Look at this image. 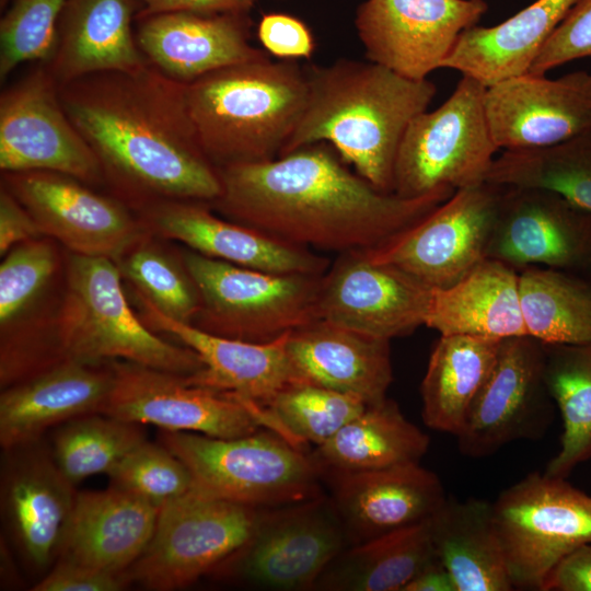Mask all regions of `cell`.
Here are the masks:
<instances>
[{
    "label": "cell",
    "mask_w": 591,
    "mask_h": 591,
    "mask_svg": "<svg viewBox=\"0 0 591 591\" xmlns=\"http://www.w3.org/2000/svg\"><path fill=\"white\" fill-rule=\"evenodd\" d=\"M430 519L349 545L327 566L315 588L403 591L420 571L439 560L432 543Z\"/></svg>",
    "instance_id": "cell-34"
},
{
    "label": "cell",
    "mask_w": 591,
    "mask_h": 591,
    "mask_svg": "<svg viewBox=\"0 0 591 591\" xmlns=\"http://www.w3.org/2000/svg\"><path fill=\"white\" fill-rule=\"evenodd\" d=\"M526 334L543 344L591 341V281L545 267L519 271Z\"/></svg>",
    "instance_id": "cell-37"
},
{
    "label": "cell",
    "mask_w": 591,
    "mask_h": 591,
    "mask_svg": "<svg viewBox=\"0 0 591 591\" xmlns=\"http://www.w3.org/2000/svg\"><path fill=\"white\" fill-rule=\"evenodd\" d=\"M347 542L332 501L320 496L262 510L248 541L218 568L258 588L312 589Z\"/></svg>",
    "instance_id": "cell-12"
},
{
    "label": "cell",
    "mask_w": 591,
    "mask_h": 591,
    "mask_svg": "<svg viewBox=\"0 0 591 591\" xmlns=\"http://www.w3.org/2000/svg\"><path fill=\"white\" fill-rule=\"evenodd\" d=\"M366 406L356 396L311 382L293 383L263 406L250 403L262 428L299 448L308 443L323 444Z\"/></svg>",
    "instance_id": "cell-39"
},
{
    "label": "cell",
    "mask_w": 591,
    "mask_h": 591,
    "mask_svg": "<svg viewBox=\"0 0 591 591\" xmlns=\"http://www.w3.org/2000/svg\"><path fill=\"white\" fill-rule=\"evenodd\" d=\"M2 508L25 557L37 568L59 555L77 493L39 441L4 451Z\"/></svg>",
    "instance_id": "cell-26"
},
{
    "label": "cell",
    "mask_w": 591,
    "mask_h": 591,
    "mask_svg": "<svg viewBox=\"0 0 591 591\" xmlns=\"http://www.w3.org/2000/svg\"><path fill=\"white\" fill-rule=\"evenodd\" d=\"M287 349L306 382L356 396L367 405L386 398L393 381L390 340L316 320L291 332Z\"/></svg>",
    "instance_id": "cell-29"
},
{
    "label": "cell",
    "mask_w": 591,
    "mask_h": 591,
    "mask_svg": "<svg viewBox=\"0 0 591 591\" xmlns=\"http://www.w3.org/2000/svg\"><path fill=\"white\" fill-rule=\"evenodd\" d=\"M42 232L31 213L5 188L0 190V255L15 245L37 239Z\"/></svg>",
    "instance_id": "cell-48"
},
{
    "label": "cell",
    "mask_w": 591,
    "mask_h": 591,
    "mask_svg": "<svg viewBox=\"0 0 591 591\" xmlns=\"http://www.w3.org/2000/svg\"><path fill=\"white\" fill-rule=\"evenodd\" d=\"M257 36L262 46L282 60L310 59L315 45L304 22L285 13H267L262 16Z\"/></svg>",
    "instance_id": "cell-46"
},
{
    "label": "cell",
    "mask_w": 591,
    "mask_h": 591,
    "mask_svg": "<svg viewBox=\"0 0 591 591\" xmlns=\"http://www.w3.org/2000/svg\"><path fill=\"white\" fill-rule=\"evenodd\" d=\"M160 507L118 487L77 493L61 560L128 573L149 544Z\"/></svg>",
    "instance_id": "cell-27"
},
{
    "label": "cell",
    "mask_w": 591,
    "mask_h": 591,
    "mask_svg": "<svg viewBox=\"0 0 591 591\" xmlns=\"http://www.w3.org/2000/svg\"><path fill=\"white\" fill-rule=\"evenodd\" d=\"M185 83L149 62L137 71H104L59 86L61 104L101 164L104 181L129 207L165 200L211 202L217 169L194 129Z\"/></svg>",
    "instance_id": "cell-2"
},
{
    "label": "cell",
    "mask_w": 591,
    "mask_h": 591,
    "mask_svg": "<svg viewBox=\"0 0 591 591\" xmlns=\"http://www.w3.org/2000/svg\"><path fill=\"white\" fill-rule=\"evenodd\" d=\"M591 58V0H575L528 72L545 74L566 62Z\"/></svg>",
    "instance_id": "cell-45"
},
{
    "label": "cell",
    "mask_w": 591,
    "mask_h": 591,
    "mask_svg": "<svg viewBox=\"0 0 591 591\" xmlns=\"http://www.w3.org/2000/svg\"><path fill=\"white\" fill-rule=\"evenodd\" d=\"M430 528L438 559L450 572L456 591L514 590L495 529L491 502L448 499L430 519Z\"/></svg>",
    "instance_id": "cell-32"
},
{
    "label": "cell",
    "mask_w": 591,
    "mask_h": 591,
    "mask_svg": "<svg viewBox=\"0 0 591 591\" xmlns=\"http://www.w3.org/2000/svg\"><path fill=\"white\" fill-rule=\"evenodd\" d=\"M485 181L553 192L591 211V134L547 147L503 150Z\"/></svg>",
    "instance_id": "cell-38"
},
{
    "label": "cell",
    "mask_w": 591,
    "mask_h": 591,
    "mask_svg": "<svg viewBox=\"0 0 591 591\" xmlns=\"http://www.w3.org/2000/svg\"><path fill=\"white\" fill-rule=\"evenodd\" d=\"M327 474L349 545L427 521L448 500L438 475L419 463Z\"/></svg>",
    "instance_id": "cell-23"
},
{
    "label": "cell",
    "mask_w": 591,
    "mask_h": 591,
    "mask_svg": "<svg viewBox=\"0 0 591 591\" xmlns=\"http://www.w3.org/2000/svg\"><path fill=\"white\" fill-rule=\"evenodd\" d=\"M160 443L188 468L193 490L254 508H278L321 496L313 455L271 430L236 438L162 430Z\"/></svg>",
    "instance_id": "cell-6"
},
{
    "label": "cell",
    "mask_w": 591,
    "mask_h": 591,
    "mask_svg": "<svg viewBox=\"0 0 591 591\" xmlns=\"http://www.w3.org/2000/svg\"><path fill=\"white\" fill-rule=\"evenodd\" d=\"M543 591H591V543L564 557L548 575Z\"/></svg>",
    "instance_id": "cell-49"
},
{
    "label": "cell",
    "mask_w": 591,
    "mask_h": 591,
    "mask_svg": "<svg viewBox=\"0 0 591 591\" xmlns=\"http://www.w3.org/2000/svg\"><path fill=\"white\" fill-rule=\"evenodd\" d=\"M501 340L440 335L420 386L426 426L453 436L460 431L495 364Z\"/></svg>",
    "instance_id": "cell-35"
},
{
    "label": "cell",
    "mask_w": 591,
    "mask_h": 591,
    "mask_svg": "<svg viewBox=\"0 0 591 591\" xmlns=\"http://www.w3.org/2000/svg\"><path fill=\"white\" fill-rule=\"evenodd\" d=\"M2 187L31 213L42 234L78 255L118 262L143 236L144 227L117 197L57 172L2 173Z\"/></svg>",
    "instance_id": "cell-16"
},
{
    "label": "cell",
    "mask_w": 591,
    "mask_h": 591,
    "mask_svg": "<svg viewBox=\"0 0 591 591\" xmlns=\"http://www.w3.org/2000/svg\"><path fill=\"white\" fill-rule=\"evenodd\" d=\"M117 266L137 294L163 315L192 323L200 309V296L183 258L178 260L160 245L143 237Z\"/></svg>",
    "instance_id": "cell-41"
},
{
    "label": "cell",
    "mask_w": 591,
    "mask_h": 591,
    "mask_svg": "<svg viewBox=\"0 0 591 591\" xmlns=\"http://www.w3.org/2000/svg\"><path fill=\"white\" fill-rule=\"evenodd\" d=\"M0 21V81L21 63L53 55L65 0H11Z\"/></svg>",
    "instance_id": "cell-43"
},
{
    "label": "cell",
    "mask_w": 591,
    "mask_h": 591,
    "mask_svg": "<svg viewBox=\"0 0 591 591\" xmlns=\"http://www.w3.org/2000/svg\"><path fill=\"white\" fill-rule=\"evenodd\" d=\"M544 368L540 340L524 335L500 341L495 364L455 434L463 455L482 459L511 442L544 437L555 412Z\"/></svg>",
    "instance_id": "cell-14"
},
{
    "label": "cell",
    "mask_w": 591,
    "mask_h": 591,
    "mask_svg": "<svg viewBox=\"0 0 591 591\" xmlns=\"http://www.w3.org/2000/svg\"><path fill=\"white\" fill-rule=\"evenodd\" d=\"M485 109L499 149L552 146L591 134V73L556 79L525 72L486 88Z\"/></svg>",
    "instance_id": "cell-20"
},
{
    "label": "cell",
    "mask_w": 591,
    "mask_h": 591,
    "mask_svg": "<svg viewBox=\"0 0 591 591\" xmlns=\"http://www.w3.org/2000/svg\"><path fill=\"white\" fill-rule=\"evenodd\" d=\"M425 325L440 335L501 340L526 334L519 271L486 258L454 285L432 289Z\"/></svg>",
    "instance_id": "cell-30"
},
{
    "label": "cell",
    "mask_w": 591,
    "mask_h": 591,
    "mask_svg": "<svg viewBox=\"0 0 591 591\" xmlns=\"http://www.w3.org/2000/svg\"><path fill=\"white\" fill-rule=\"evenodd\" d=\"M113 379L111 361L65 360L4 387L0 395L2 449L39 441L50 427L101 413Z\"/></svg>",
    "instance_id": "cell-25"
},
{
    "label": "cell",
    "mask_w": 591,
    "mask_h": 591,
    "mask_svg": "<svg viewBox=\"0 0 591 591\" xmlns=\"http://www.w3.org/2000/svg\"><path fill=\"white\" fill-rule=\"evenodd\" d=\"M403 591H456L455 583L440 560L420 571Z\"/></svg>",
    "instance_id": "cell-51"
},
{
    "label": "cell",
    "mask_w": 591,
    "mask_h": 591,
    "mask_svg": "<svg viewBox=\"0 0 591 591\" xmlns=\"http://www.w3.org/2000/svg\"><path fill=\"white\" fill-rule=\"evenodd\" d=\"M143 9L138 14L188 11L207 14H246L256 0H138Z\"/></svg>",
    "instance_id": "cell-50"
},
{
    "label": "cell",
    "mask_w": 591,
    "mask_h": 591,
    "mask_svg": "<svg viewBox=\"0 0 591 591\" xmlns=\"http://www.w3.org/2000/svg\"><path fill=\"white\" fill-rule=\"evenodd\" d=\"M112 486L131 493L158 507L193 490L185 464L163 444L144 440L108 474Z\"/></svg>",
    "instance_id": "cell-44"
},
{
    "label": "cell",
    "mask_w": 591,
    "mask_h": 591,
    "mask_svg": "<svg viewBox=\"0 0 591 591\" xmlns=\"http://www.w3.org/2000/svg\"><path fill=\"white\" fill-rule=\"evenodd\" d=\"M138 298L148 327L172 335L199 356L204 368L187 376L190 383L263 406L285 387L306 382L289 356L290 333L266 343L227 338L172 320Z\"/></svg>",
    "instance_id": "cell-22"
},
{
    "label": "cell",
    "mask_w": 591,
    "mask_h": 591,
    "mask_svg": "<svg viewBox=\"0 0 591 591\" xmlns=\"http://www.w3.org/2000/svg\"><path fill=\"white\" fill-rule=\"evenodd\" d=\"M0 169L57 172L88 185L105 182L99 159L67 115L44 63L1 92Z\"/></svg>",
    "instance_id": "cell-13"
},
{
    "label": "cell",
    "mask_w": 591,
    "mask_h": 591,
    "mask_svg": "<svg viewBox=\"0 0 591 591\" xmlns=\"http://www.w3.org/2000/svg\"><path fill=\"white\" fill-rule=\"evenodd\" d=\"M200 309L192 324L227 338L271 341L316 320L323 275L276 274L182 254Z\"/></svg>",
    "instance_id": "cell-7"
},
{
    "label": "cell",
    "mask_w": 591,
    "mask_h": 591,
    "mask_svg": "<svg viewBox=\"0 0 591 591\" xmlns=\"http://www.w3.org/2000/svg\"><path fill=\"white\" fill-rule=\"evenodd\" d=\"M199 144L218 170L280 155L306 104L304 65L268 55L207 73L185 86Z\"/></svg>",
    "instance_id": "cell-4"
},
{
    "label": "cell",
    "mask_w": 591,
    "mask_h": 591,
    "mask_svg": "<svg viewBox=\"0 0 591 591\" xmlns=\"http://www.w3.org/2000/svg\"><path fill=\"white\" fill-rule=\"evenodd\" d=\"M111 366L113 385L100 414L215 438H236L262 428L250 406L232 394L131 361L113 360Z\"/></svg>",
    "instance_id": "cell-15"
},
{
    "label": "cell",
    "mask_w": 591,
    "mask_h": 591,
    "mask_svg": "<svg viewBox=\"0 0 591 591\" xmlns=\"http://www.w3.org/2000/svg\"><path fill=\"white\" fill-rule=\"evenodd\" d=\"M486 88L462 76L438 108L412 120L395 160L394 194L417 198L485 182L499 150L486 116Z\"/></svg>",
    "instance_id": "cell-8"
},
{
    "label": "cell",
    "mask_w": 591,
    "mask_h": 591,
    "mask_svg": "<svg viewBox=\"0 0 591 591\" xmlns=\"http://www.w3.org/2000/svg\"><path fill=\"white\" fill-rule=\"evenodd\" d=\"M304 70L305 108L280 155L326 142L373 186L393 193L399 144L412 120L428 109L436 84L369 60L338 59Z\"/></svg>",
    "instance_id": "cell-3"
},
{
    "label": "cell",
    "mask_w": 591,
    "mask_h": 591,
    "mask_svg": "<svg viewBox=\"0 0 591 591\" xmlns=\"http://www.w3.org/2000/svg\"><path fill=\"white\" fill-rule=\"evenodd\" d=\"M139 426L100 413L73 418L55 433L54 460L73 485L89 476L108 474L146 440Z\"/></svg>",
    "instance_id": "cell-40"
},
{
    "label": "cell",
    "mask_w": 591,
    "mask_h": 591,
    "mask_svg": "<svg viewBox=\"0 0 591 591\" xmlns=\"http://www.w3.org/2000/svg\"><path fill=\"white\" fill-rule=\"evenodd\" d=\"M505 186L483 182L455 193L367 256L431 289L450 287L487 258Z\"/></svg>",
    "instance_id": "cell-11"
},
{
    "label": "cell",
    "mask_w": 591,
    "mask_h": 591,
    "mask_svg": "<svg viewBox=\"0 0 591 591\" xmlns=\"http://www.w3.org/2000/svg\"><path fill=\"white\" fill-rule=\"evenodd\" d=\"M575 0H535L494 26L475 25L459 37L442 68L485 86L529 71Z\"/></svg>",
    "instance_id": "cell-31"
},
{
    "label": "cell",
    "mask_w": 591,
    "mask_h": 591,
    "mask_svg": "<svg viewBox=\"0 0 591 591\" xmlns=\"http://www.w3.org/2000/svg\"><path fill=\"white\" fill-rule=\"evenodd\" d=\"M11 0H0V7H5Z\"/></svg>",
    "instance_id": "cell-52"
},
{
    "label": "cell",
    "mask_w": 591,
    "mask_h": 591,
    "mask_svg": "<svg viewBox=\"0 0 591 591\" xmlns=\"http://www.w3.org/2000/svg\"><path fill=\"white\" fill-rule=\"evenodd\" d=\"M136 20L137 44L147 61L181 83L266 55L250 44L245 14L170 11Z\"/></svg>",
    "instance_id": "cell-24"
},
{
    "label": "cell",
    "mask_w": 591,
    "mask_h": 591,
    "mask_svg": "<svg viewBox=\"0 0 591 591\" xmlns=\"http://www.w3.org/2000/svg\"><path fill=\"white\" fill-rule=\"evenodd\" d=\"M57 254L45 240L11 248L0 265V327L7 335L47 290L57 270Z\"/></svg>",
    "instance_id": "cell-42"
},
{
    "label": "cell",
    "mask_w": 591,
    "mask_h": 591,
    "mask_svg": "<svg viewBox=\"0 0 591 591\" xmlns=\"http://www.w3.org/2000/svg\"><path fill=\"white\" fill-rule=\"evenodd\" d=\"M130 582L128 573H112L61 560L37 582L33 591H119Z\"/></svg>",
    "instance_id": "cell-47"
},
{
    "label": "cell",
    "mask_w": 591,
    "mask_h": 591,
    "mask_svg": "<svg viewBox=\"0 0 591 591\" xmlns=\"http://www.w3.org/2000/svg\"><path fill=\"white\" fill-rule=\"evenodd\" d=\"M431 292L414 276L370 259L364 251L347 252L322 277L317 317L391 340L425 325Z\"/></svg>",
    "instance_id": "cell-18"
},
{
    "label": "cell",
    "mask_w": 591,
    "mask_h": 591,
    "mask_svg": "<svg viewBox=\"0 0 591 591\" xmlns=\"http://www.w3.org/2000/svg\"><path fill=\"white\" fill-rule=\"evenodd\" d=\"M544 349L545 383L564 425L560 450L544 473L567 478L591 459V341L544 344Z\"/></svg>",
    "instance_id": "cell-36"
},
{
    "label": "cell",
    "mask_w": 591,
    "mask_h": 591,
    "mask_svg": "<svg viewBox=\"0 0 591 591\" xmlns=\"http://www.w3.org/2000/svg\"><path fill=\"white\" fill-rule=\"evenodd\" d=\"M260 512L195 490L165 502L149 544L128 570L130 581L158 591L194 583L248 541Z\"/></svg>",
    "instance_id": "cell-10"
},
{
    "label": "cell",
    "mask_w": 591,
    "mask_h": 591,
    "mask_svg": "<svg viewBox=\"0 0 591 591\" xmlns=\"http://www.w3.org/2000/svg\"><path fill=\"white\" fill-rule=\"evenodd\" d=\"M135 11L136 0H65L54 51L44 63L58 86L91 73L143 68Z\"/></svg>",
    "instance_id": "cell-28"
},
{
    "label": "cell",
    "mask_w": 591,
    "mask_h": 591,
    "mask_svg": "<svg viewBox=\"0 0 591 591\" xmlns=\"http://www.w3.org/2000/svg\"><path fill=\"white\" fill-rule=\"evenodd\" d=\"M144 228L201 255L276 274L324 275L327 257L252 227L217 217L208 202L165 200L141 209Z\"/></svg>",
    "instance_id": "cell-21"
},
{
    "label": "cell",
    "mask_w": 591,
    "mask_h": 591,
    "mask_svg": "<svg viewBox=\"0 0 591 591\" xmlns=\"http://www.w3.org/2000/svg\"><path fill=\"white\" fill-rule=\"evenodd\" d=\"M121 278L111 258L70 254L56 332L59 362L126 360L185 376L199 372L204 363L194 350L162 339L136 315Z\"/></svg>",
    "instance_id": "cell-5"
},
{
    "label": "cell",
    "mask_w": 591,
    "mask_h": 591,
    "mask_svg": "<svg viewBox=\"0 0 591 591\" xmlns=\"http://www.w3.org/2000/svg\"><path fill=\"white\" fill-rule=\"evenodd\" d=\"M514 590H540L554 567L591 543V496L566 478L530 473L491 502Z\"/></svg>",
    "instance_id": "cell-9"
},
{
    "label": "cell",
    "mask_w": 591,
    "mask_h": 591,
    "mask_svg": "<svg viewBox=\"0 0 591 591\" xmlns=\"http://www.w3.org/2000/svg\"><path fill=\"white\" fill-rule=\"evenodd\" d=\"M346 164L331 144L317 142L269 161L221 167V194L208 204L282 241L343 254L383 245L455 193L403 198Z\"/></svg>",
    "instance_id": "cell-1"
},
{
    "label": "cell",
    "mask_w": 591,
    "mask_h": 591,
    "mask_svg": "<svg viewBox=\"0 0 591 591\" xmlns=\"http://www.w3.org/2000/svg\"><path fill=\"white\" fill-rule=\"evenodd\" d=\"M429 437L410 422L389 398L369 404L331 439L316 447L313 457L323 475L355 473L419 463Z\"/></svg>",
    "instance_id": "cell-33"
},
{
    "label": "cell",
    "mask_w": 591,
    "mask_h": 591,
    "mask_svg": "<svg viewBox=\"0 0 591 591\" xmlns=\"http://www.w3.org/2000/svg\"><path fill=\"white\" fill-rule=\"evenodd\" d=\"M487 258L591 281V211L553 192L505 186Z\"/></svg>",
    "instance_id": "cell-19"
},
{
    "label": "cell",
    "mask_w": 591,
    "mask_h": 591,
    "mask_svg": "<svg viewBox=\"0 0 591 591\" xmlns=\"http://www.w3.org/2000/svg\"><path fill=\"white\" fill-rule=\"evenodd\" d=\"M487 10L485 0H364L355 26L369 61L421 80Z\"/></svg>",
    "instance_id": "cell-17"
}]
</instances>
